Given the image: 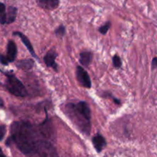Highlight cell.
<instances>
[{"label":"cell","mask_w":157,"mask_h":157,"mask_svg":"<svg viewBox=\"0 0 157 157\" xmlns=\"http://www.w3.org/2000/svg\"><path fill=\"white\" fill-rule=\"evenodd\" d=\"M55 33L57 36L59 37H63L66 33V29L63 25H61L58 26L56 29V30L55 31Z\"/></svg>","instance_id":"16"},{"label":"cell","mask_w":157,"mask_h":157,"mask_svg":"<svg viewBox=\"0 0 157 157\" xmlns=\"http://www.w3.org/2000/svg\"><path fill=\"white\" fill-rule=\"evenodd\" d=\"M13 35L19 37L20 39L21 40V41H22L23 44H24L25 45V47L27 48V49H28V50H29V52H30L31 55H32V56L34 57V58H36L37 60H38V56H37V55H36V54H35V50H34L33 46H32V43H31V41H29V38H28L27 37H26L25 35H24V34H22V33H21V32H14Z\"/></svg>","instance_id":"9"},{"label":"cell","mask_w":157,"mask_h":157,"mask_svg":"<svg viewBox=\"0 0 157 157\" xmlns=\"http://www.w3.org/2000/svg\"><path fill=\"white\" fill-rule=\"evenodd\" d=\"M0 62H1V64H2L3 65H8V64H9V63H8L7 60H6V56L3 55H1V54H0Z\"/></svg>","instance_id":"18"},{"label":"cell","mask_w":157,"mask_h":157,"mask_svg":"<svg viewBox=\"0 0 157 157\" xmlns=\"http://www.w3.org/2000/svg\"><path fill=\"white\" fill-rule=\"evenodd\" d=\"M113 64L116 68H121L122 67V61L119 55H115L113 57Z\"/></svg>","instance_id":"15"},{"label":"cell","mask_w":157,"mask_h":157,"mask_svg":"<svg viewBox=\"0 0 157 157\" xmlns=\"http://www.w3.org/2000/svg\"><path fill=\"white\" fill-rule=\"evenodd\" d=\"M35 65V61L32 59H23L18 61L16 67L22 71H29Z\"/></svg>","instance_id":"11"},{"label":"cell","mask_w":157,"mask_h":157,"mask_svg":"<svg viewBox=\"0 0 157 157\" xmlns=\"http://www.w3.org/2000/svg\"><path fill=\"white\" fill-rule=\"evenodd\" d=\"M11 136L6 145L15 144L17 148L25 156H54L56 151L50 141L43 137L38 126L27 121H15L10 127Z\"/></svg>","instance_id":"1"},{"label":"cell","mask_w":157,"mask_h":157,"mask_svg":"<svg viewBox=\"0 0 157 157\" xmlns=\"http://www.w3.org/2000/svg\"><path fill=\"white\" fill-rule=\"evenodd\" d=\"M110 26H111V22L109 21H107L104 25L101 26L99 28V32L102 34V35H106L107 33V32L109 31V29H110Z\"/></svg>","instance_id":"14"},{"label":"cell","mask_w":157,"mask_h":157,"mask_svg":"<svg viewBox=\"0 0 157 157\" xmlns=\"http://www.w3.org/2000/svg\"><path fill=\"white\" fill-rule=\"evenodd\" d=\"M92 144H93V146L97 153H100L103 151V150L107 146V141L102 135L98 133L92 138Z\"/></svg>","instance_id":"7"},{"label":"cell","mask_w":157,"mask_h":157,"mask_svg":"<svg viewBox=\"0 0 157 157\" xmlns=\"http://www.w3.org/2000/svg\"><path fill=\"white\" fill-rule=\"evenodd\" d=\"M0 156H6V155L3 153L2 152V150L1 149V147H0Z\"/></svg>","instance_id":"21"},{"label":"cell","mask_w":157,"mask_h":157,"mask_svg":"<svg viewBox=\"0 0 157 157\" xmlns=\"http://www.w3.org/2000/svg\"><path fill=\"white\" fill-rule=\"evenodd\" d=\"M41 9L45 10H55L59 6V0H35Z\"/></svg>","instance_id":"8"},{"label":"cell","mask_w":157,"mask_h":157,"mask_svg":"<svg viewBox=\"0 0 157 157\" xmlns=\"http://www.w3.org/2000/svg\"><path fill=\"white\" fill-rule=\"evenodd\" d=\"M157 67V58H154L152 61V68L155 69Z\"/></svg>","instance_id":"19"},{"label":"cell","mask_w":157,"mask_h":157,"mask_svg":"<svg viewBox=\"0 0 157 157\" xmlns=\"http://www.w3.org/2000/svg\"><path fill=\"white\" fill-rule=\"evenodd\" d=\"M4 107V102H3V100L0 98V108H2Z\"/></svg>","instance_id":"20"},{"label":"cell","mask_w":157,"mask_h":157,"mask_svg":"<svg viewBox=\"0 0 157 157\" xmlns=\"http://www.w3.org/2000/svg\"><path fill=\"white\" fill-rule=\"evenodd\" d=\"M6 75V81L5 87L6 90L12 94L16 97L24 98L28 95V91L24 84L15 76L12 73H5Z\"/></svg>","instance_id":"3"},{"label":"cell","mask_w":157,"mask_h":157,"mask_svg":"<svg viewBox=\"0 0 157 157\" xmlns=\"http://www.w3.org/2000/svg\"><path fill=\"white\" fill-rule=\"evenodd\" d=\"M6 125H4V124L0 125V141H2L3 139H4L5 136H6Z\"/></svg>","instance_id":"17"},{"label":"cell","mask_w":157,"mask_h":157,"mask_svg":"<svg viewBox=\"0 0 157 157\" xmlns=\"http://www.w3.org/2000/svg\"><path fill=\"white\" fill-rule=\"evenodd\" d=\"M17 53H18V50H17L16 44L13 41L10 40L8 42L7 52H6V55H5L9 64L13 62L16 59Z\"/></svg>","instance_id":"6"},{"label":"cell","mask_w":157,"mask_h":157,"mask_svg":"<svg viewBox=\"0 0 157 157\" xmlns=\"http://www.w3.org/2000/svg\"><path fill=\"white\" fill-rule=\"evenodd\" d=\"M17 16V9L13 6H9L7 11V24L14 22Z\"/></svg>","instance_id":"12"},{"label":"cell","mask_w":157,"mask_h":157,"mask_svg":"<svg viewBox=\"0 0 157 157\" xmlns=\"http://www.w3.org/2000/svg\"><path fill=\"white\" fill-rule=\"evenodd\" d=\"M57 57H58V53L55 50H53V49L48 51L44 57V64L48 67L53 68L55 71H58V65L56 63V61H55Z\"/></svg>","instance_id":"5"},{"label":"cell","mask_w":157,"mask_h":157,"mask_svg":"<svg viewBox=\"0 0 157 157\" xmlns=\"http://www.w3.org/2000/svg\"><path fill=\"white\" fill-rule=\"evenodd\" d=\"M76 76L78 83L82 87L87 89H90L91 87V80H90L88 73L86 71L84 67H81V66H78L77 67Z\"/></svg>","instance_id":"4"},{"label":"cell","mask_w":157,"mask_h":157,"mask_svg":"<svg viewBox=\"0 0 157 157\" xmlns=\"http://www.w3.org/2000/svg\"><path fill=\"white\" fill-rule=\"evenodd\" d=\"M64 112L78 130L88 136L91 129V112L85 101L68 103L64 107Z\"/></svg>","instance_id":"2"},{"label":"cell","mask_w":157,"mask_h":157,"mask_svg":"<svg viewBox=\"0 0 157 157\" xmlns=\"http://www.w3.org/2000/svg\"><path fill=\"white\" fill-rule=\"evenodd\" d=\"M0 72H2V71L1 69H0Z\"/></svg>","instance_id":"22"},{"label":"cell","mask_w":157,"mask_h":157,"mask_svg":"<svg viewBox=\"0 0 157 157\" xmlns=\"http://www.w3.org/2000/svg\"><path fill=\"white\" fill-rule=\"evenodd\" d=\"M0 24H7V12L5 4L0 2Z\"/></svg>","instance_id":"13"},{"label":"cell","mask_w":157,"mask_h":157,"mask_svg":"<svg viewBox=\"0 0 157 157\" xmlns=\"http://www.w3.org/2000/svg\"><path fill=\"white\" fill-rule=\"evenodd\" d=\"M92 60H93V53L92 52L85 51V52H82L81 53H80L79 61L83 67H88L90 63L92 62Z\"/></svg>","instance_id":"10"}]
</instances>
